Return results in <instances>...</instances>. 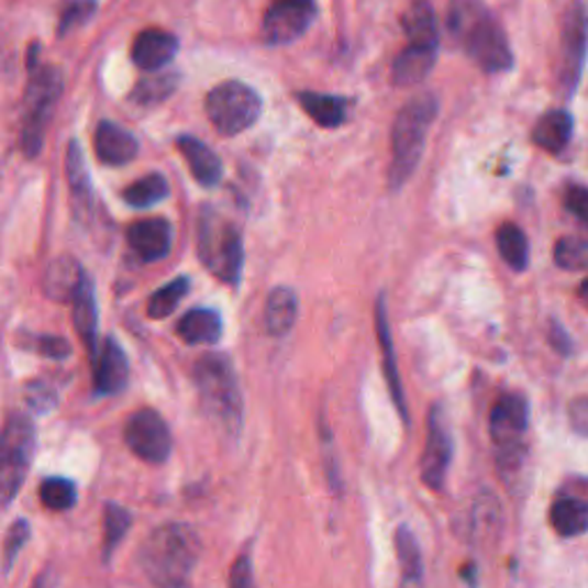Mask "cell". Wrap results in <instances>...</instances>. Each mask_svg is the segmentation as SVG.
<instances>
[{
  "mask_svg": "<svg viewBox=\"0 0 588 588\" xmlns=\"http://www.w3.org/2000/svg\"><path fill=\"white\" fill-rule=\"evenodd\" d=\"M577 297H579V301L586 306V309H588V278L584 280V284L579 286V290H577Z\"/></svg>",
  "mask_w": 588,
  "mask_h": 588,
  "instance_id": "cell-47",
  "label": "cell"
},
{
  "mask_svg": "<svg viewBox=\"0 0 588 588\" xmlns=\"http://www.w3.org/2000/svg\"><path fill=\"white\" fill-rule=\"evenodd\" d=\"M200 558V541L187 524H164L138 550L143 573L159 586H185Z\"/></svg>",
  "mask_w": 588,
  "mask_h": 588,
  "instance_id": "cell-2",
  "label": "cell"
},
{
  "mask_svg": "<svg viewBox=\"0 0 588 588\" xmlns=\"http://www.w3.org/2000/svg\"><path fill=\"white\" fill-rule=\"evenodd\" d=\"M177 51H180V40L173 33L147 29L134 40L132 60L143 71H162L175 60Z\"/></svg>",
  "mask_w": 588,
  "mask_h": 588,
  "instance_id": "cell-15",
  "label": "cell"
},
{
  "mask_svg": "<svg viewBox=\"0 0 588 588\" xmlns=\"http://www.w3.org/2000/svg\"><path fill=\"white\" fill-rule=\"evenodd\" d=\"M180 84V76L166 71V74H152L141 79L132 92V101L138 107H157L166 101Z\"/></svg>",
  "mask_w": 588,
  "mask_h": 588,
  "instance_id": "cell-32",
  "label": "cell"
},
{
  "mask_svg": "<svg viewBox=\"0 0 588 588\" xmlns=\"http://www.w3.org/2000/svg\"><path fill=\"white\" fill-rule=\"evenodd\" d=\"M29 539H31V526H29V522L16 520L10 526L8 535H5V547H3V570L5 573H10V568L14 564V558L19 556V552L23 550V545L29 543Z\"/></svg>",
  "mask_w": 588,
  "mask_h": 588,
  "instance_id": "cell-40",
  "label": "cell"
},
{
  "mask_svg": "<svg viewBox=\"0 0 588 588\" xmlns=\"http://www.w3.org/2000/svg\"><path fill=\"white\" fill-rule=\"evenodd\" d=\"M177 334L187 345H214L223 334V320L217 311L193 309L177 324Z\"/></svg>",
  "mask_w": 588,
  "mask_h": 588,
  "instance_id": "cell-26",
  "label": "cell"
},
{
  "mask_svg": "<svg viewBox=\"0 0 588 588\" xmlns=\"http://www.w3.org/2000/svg\"><path fill=\"white\" fill-rule=\"evenodd\" d=\"M313 19V0H274L263 21V40L271 46L290 44L311 29Z\"/></svg>",
  "mask_w": 588,
  "mask_h": 588,
  "instance_id": "cell-13",
  "label": "cell"
},
{
  "mask_svg": "<svg viewBox=\"0 0 588 588\" xmlns=\"http://www.w3.org/2000/svg\"><path fill=\"white\" fill-rule=\"evenodd\" d=\"M97 159L107 166H124L138 157V141L115 122H99L95 130Z\"/></svg>",
  "mask_w": 588,
  "mask_h": 588,
  "instance_id": "cell-17",
  "label": "cell"
},
{
  "mask_svg": "<svg viewBox=\"0 0 588 588\" xmlns=\"http://www.w3.org/2000/svg\"><path fill=\"white\" fill-rule=\"evenodd\" d=\"M35 455V428L29 417L10 414L0 442V497L10 506L16 492L23 488L25 474L31 469Z\"/></svg>",
  "mask_w": 588,
  "mask_h": 588,
  "instance_id": "cell-8",
  "label": "cell"
},
{
  "mask_svg": "<svg viewBox=\"0 0 588 588\" xmlns=\"http://www.w3.org/2000/svg\"><path fill=\"white\" fill-rule=\"evenodd\" d=\"M25 398H29L31 409L37 414H46L51 407H56V393L46 385H31L29 391H25Z\"/></svg>",
  "mask_w": 588,
  "mask_h": 588,
  "instance_id": "cell-41",
  "label": "cell"
},
{
  "mask_svg": "<svg viewBox=\"0 0 588 588\" xmlns=\"http://www.w3.org/2000/svg\"><path fill=\"white\" fill-rule=\"evenodd\" d=\"M437 51L440 48L409 44L393 63V84L400 88H409L425 81L434 63H437Z\"/></svg>",
  "mask_w": 588,
  "mask_h": 588,
  "instance_id": "cell-22",
  "label": "cell"
},
{
  "mask_svg": "<svg viewBox=\"0 0 588 588\" xmlns=\"http://www.w3.org/2000/svg\"><path fill=\"white\" fill-rule=\"evenodd\" d=\"M37 352L48 356V359H67L71 354V347L65 339H56V336H42L37 339Z\"/></svg>",
  "mask_w": 588,
  "mask_h": 588,
  "instance_id": "cell-44",
  "label": "cell"
},
{
  "mask_svg": "<svg viewBox=\"0 0 588 588\" xmlns=\"http://www.w3.org/2000/svg\"><path fill=\"white\" fill-rule=\"evenodd\" d=\"M497 248L513 271H524L529 267V240L520 225L503 223L497 230Z\"/></svg>",
  "mask_w": 588,
  "mask_h": 588,
  "instance_id": "cell-30",
  "label": "cell"
},
{
  "mask_svg": "<svg viewBox=\"0 0 588 588\" xmlns=\"http://www.w3.org/2000/svg\"><path fill=\"white\" fill-rule=\"evenodd\" d=\"M588 54V12L581 3H575L564 19V29H561V71L558 79L561 86L568 95L575 92L584 60Z\"/></svg>",
  "mask_w": 588,
  "mask_h": 588,
  "instance_id": "cell-11",
  "label": "cell"
},
{
  "mask_svg": "<svg viewBox=\"0 0 588 588\" xmlns=\"http://www.w3.org/2000/svg\"><path fill=\"white\" fill-rule=\"evenodd\" d=\"M124 442L130 451L152 465H162L170 457L173 434L164 417L155 409H138L124 425Z\"/></svg>",
  "mask_w": 588,
  "mask_h": 588,
  "instance_id": "cell-10",
  "label": "cell"
},
{
  "mask_svg": "<svg viewBox=\"0 0 588 588\" xmlns=\"http://www.w3.org/2000/svg\"><path fill=\"white\" fill-rule=\"evenodd\" d=\"M177 149H180V155L187 159L189 170L196 177L198 185L202 187L219 185L223 175V164L208 145L193 136H180L177 138Z\"/></svg>",
  "mask_w": 588,
  "mask_h": 588,
  "instance_id": "cell-20",
  "label": "cell"
},
{
  "mask_svg": "<svg viewBox=\"0 0 588 588\" xmlns=\"http://www.w3.org/2000/svg\"><path fill=\"white\" fill-rule=\"evenodd\" d=\"M168 182L166 177L159 175V173H149L145 177H141V180H136L130 189H124L122 198L126 204H132V208H152V204L162 202L166 196H168Z\"/></svg>",
  "mask_w": 588,
  "mask_h": 588,
  "instance_id": "cell-33",
  "label": "cell"
},
{
  "mask_svg": "<svg viewBox=\"0 0 588 588\" xmlns=\"http://www.w3.org/2000/svg\"><path fill=\"white\" fill-rule=\"evenodd\" d=\"M95 12H97V0H74L60 16L58 35L65 37L76 29H84V25L95 16Z\"/></svg>",
  "mask_w": 588,
  "mask_h": 588,
  "instance_id": "cell-39",
  "label": "cell"
},
{
  "mask_svg": "<svg viewBox=\"0 0 588 588\" xmlns=\"http://www.w3.org/2000/svg\"><path fill=\"white\" fill-rule=\"evenodd\" d=\"M554 263L566 271H581L588 267V242L579 237H561L554 246Z\"/></svg>",
  "mask_w": 588,
  "mask_h": 588,
  "instance_id": "cell-37",
  "label": "cell"
},
{
  "mask_svg": "<svg viewBox=\"0 0 588 588\" xmlns=\"http://www.w3.org/2000/svg\"><path fill=\"white\" fill-rule=\"evenodd\" d=\"M132 526V513L118 503H107L104 508V556L109 558L118 543L124 539L126 529Z\"/></svg>",
  "mask_w": 588,
  "mask_h": 588,
  "instance_id": "cell-38",
  "label": "cell"
},
{
  "mask_svg": "<svg viewBox=\"0 0 588 588\" xmlns=\"http://www.w3.org/2000/svg\"><path fill=\"white\" fill-rule=\"evenodd\" d=\"M297 322V295L290 288L271 290L265 306V326L271 336H286Z\"/></svg>",
  "mask_w": 588,
  "mask_h": 588,
  "instance_id": "cell-29",
  "label": "cell"
},
{
  "mask_svg": "<svg viewBox=\"0 0 588 588\" xmlns=\"http://www.w3.org/2000/svg\"><path fill=\"white\" fill-rule=\"evenodd\" d=\"M193 385L200 396L204 414L225 432L242 428L244 400L233 362L225 354H204L193 366Z\"/></svg>",
  "mask_w": 588,
  "mask_h": 588,
  "instance_id": "cell-3",
  "label": "cell"
},
{
  "mask_svg": "<svg viewBox=\"0 0 588 588\" xmlns=\"http://www.w3.org/2000/svg\"><path fill=\"white\" fill-rule=\"evenodd\" d=\"M74 306V313H71V322L79 331L81 341L86 343V347L90 350V354H97V329H99V313H97V297H95V284L86 276L84 286L76 292V297L71 299Z\"/></svg>",
  "mask_w": 588,
  "mask_h": 588,
  "instance_id": "cell-25",
  "label": "cell"
},
{
  "mask_svg": "<svg viewBox=\"0 0 588 588\" xmlns=\"http://www.w3.org/2000/svg\"><path fill=\"white\" fill-rule=\"evenodd\" d=\"M189 286L191 284H189L187 276H177L175 280H170V284L159 288L147 301V315L152 320H164L170 313H175L177 306H180V301L189 292Z\"/></svg>",
  "mask_w": 588,
  "mask_h": 588,
  "instance_id": "cell-34",
  "label": "cell"
},
{
  "mask_svg": "<svg viewBox=\"0 0 588 588\" xmlns=\"http://www.w3.org/2000/svg\"><path fill=\"white\" fill-rule=\"evenodd\" d=\"M126 242L145 263H157L168 258L173 248V225L166 219H141L126 230Z\"/></svg>",
  "mask_w": 588,
  "mask_h": 588,
  "instance_id": "cell-14",
  "label": "cell"
},
{
  "mask_svg": "<svg viewBox=\"0 0 588 588\" xmlns=\"http://www.w3.org/2000/svg\"><path fill=\"white\" fill-rule=\"evenodd\" d=\"M550 524L564 539L588 531V501L579 497H558L550 510Z\"/></svg>",
  "mask_w": 588,
  "mask_h": 588,
  "instance_id": "cell-27",
  "label": "cell"
},
{
  "mask_svg": "<svg viewBox=\"0 0 588 588\" xmlns=\"http://www.w3.org/2000/svg\"><path fill=\"white\" fill-rule=\"evenodd\" d=\"M566 208L584 223L588 225V189L586 187H568L566 191Z\"/></svg>",
  "mask_w": 588,
  "mask_h": 588,
  "instance_id": "cell-42",
  "label": "cell"
},
{
  "mask_svg": "<svg viewBox=\"0 0 588 588\" xmlns=\"http://www.w3.org/2000/svg\"><path fill=\"white\" fill-rule=\"evenodd\" d=\"M130 381V362L115 339H107L101 352L95 354V391L99 396L120 393Z\"/></svg>",
  "mask_w": 588,
  "mask_h": 588,
  "instance_id": "cell-16",
  "label": "cell"
},
{
  "mask_svg": "<svg viewBox=\"0 0 588 588\" xmlns=\"http://www.w3.org/2000/svg\"><path fill=\"white\" fill-rule=\"evenodd\" d=\"M198 255L200 263L208 267L219 280L235 286L244 265V248L240 230L219 217L214 210L200 214L198 228Z\"/></svg>",
  "mask_w": 588,
  "mask_h": 588,
  "instance_id": "cell-6",
  "label": "cell"
},
{
  "mask_svg": "<svg viewBox=\"0 0 588 588\" xmlns=\"http://www.w3.org/2000/svg\"><path fill=\"white\" fill-rule=\"evenodd\" d=\"M529 428V404L520 393L501 396L490 412V434L499 448V469L518 471L524 459V434Z\"/></svg>",
  "mask_w": 588,
  "mask_h": 588,
  "instance_id": "cell-9",
  "label": "cell"
},
{
  "mask_svg": "<svg viewBox=\"0 0 588 588\" xmlns=\"http://www.w3.org/2000/svg\"><path fill=\"white\" fill-rule=\"evenodd\" d=\"M253 584V566H251V558L248 556H240L235 561L233 570H230V586L235 588H246Z\"/></svg>",
  "mask_w": 588,
  "mask_h": 588,
  "instance_id": "cell-45",
  "label": "cell"
},
{
  "mask_svg": "<svg viewBox=\"0 0 588 588\" xmlns=\"http://www.w3.org/2000/svg\"><path fill=\"white\" fill-rule=\"evenodd\" d=\"M446 25L451 37L482 71L501 74L513 67L508 37L482 0H451Z\"/></svg>",
  "mask_w": 588,
  "mask_h": 588,
  "instance_id": "cell-1",
  "label": "cell"
},
{
  "mask_svg": "<svg viewBox=\"0 0 588 588\" xmlns=\"http://www.w3.org/2000/svg\"><path fill=\"white\" fill-rule=\"evenodd\" d=\"M301 109L309 113L324 130H336L347 120V99L320 92H299L297 95Z\"/></svg>",
  "mask_w": 588,
  "mask_h": 588,
  "instance_id": "cell-28",
  "label": "cell"
},
{
  "mask_svg": "<svg viewBox=\"0 0 588 588\" xmlns=\"http://www.w3.org/2000/svg\"><path fill=\"white\" fill-rule=\"evenodd\" d=\"M437 111H440L437 97L430 92L417 95L400 109L391 132V147H393L391 170H389L391 189H400L409 177L414 175L423 157L428 132L434 118H437Z\"/></svg>",
  "mask_w": 588,
  "mask_h": 588,
  "instance_id": "cell-4",
  "label": "cell"
},
{
  "mask_svg": "<svg viewBox=\"0 0 588 588\" xmlns=\"http://www.w3.org/2000/svg\"><path fill=\"white\" fill-rule=\"evenodd\" d=\"M396 556L400 566L402 584H421L423 581V558L414 533L407 526H400L396 533Z\"/></svg>",
  "mask_w": 588,
  "mask_h": 588,
  "instance_id": "cell-31",
  "label": "cell"
},
{
  "mask_svg": "<svg viewBox=\"0 0 588 588\" xmlns=\"http://www.w3.org/2000/svg\"><path fill=\"white\" fill-rule=\"evenodd\" d=\"M204 111L221 136H237L258 122L263 99L242 81H225L210 90Z\"/></svg>",
  "mask_w": 588,
  "mask_h": 588,
  "instance_id": "cell-7",
  "label": "cell"
},
{
  "mask_svg": "<svg viewBox=\"0 0 588 588\" xmlns=\"http://www.w3.org/2000/svg\"><path fill=\"white\" fill-rule=\"evenodd\" d=\"M377 339H379L381 356H385V375H387V381H389V387H391L393 402H396V407H398L400 417H402L404 423H407L409 417H407L404 393H402L400 377H398V368H396V354H393V341H391L389 315H387V299H385V297H379V301H377Z\"/></svg>",
  "mask_w": 588,
  "mask_h": 588,
  "instance_id": "cell-24",
  "label": "cell"
},
{
  "mask_svg": "<svg viewBox=\"0 0 588 588\" xmlns=\"http://www.w3.org/2000/svg\"><path fill=\"white\" fill-rule=\"evenodd\" d=\"M63 71L58 67H37L31 71L29 88L23 95L21 113V149L25 157H37L44 145L46 124L63 95Z\"/></svg>",
  "mask_w": 588,
  "mask_h": 588,
  "instance_id": "cell-5",
  "label": "cell"
},
{
  "mask_svg": "<svg viewBox=\"0 0 588 588\" xmlns=\"http://www.w3.org/2000/svg\"><path fill=\"white\" fill-rule=\"evenodd\" d=\"M65 173H67L69 196H71V210L76 219L86 221L92 210V187H90V175H88L84 149L76 141H71L67 147Z\"/></svg>",
  "mask_w": 588,
  "mask_h": 588,
  "instance_id": "cell-18",
  "label": "cell"
},
{
  "mask_svg": "<svg viewBox=\"0 0 588 588\" xmlns=\"http://www.w3.org/2000/svg\"><path fill=\"white\" fill-rule=\"evenodd\" d=\"M474 531L478 539H492L501 531V506L495 495H482L474 508Z\"/></svg>",
  "mask_w": 588,
  "mask_h": 588,
  "instance_id": "cell-36",
  "label": "cell"
},
{
  "mask_svg": "<svg viewBox=\"0 0 588 588\" xmlns=\"http://www.w3.org/2000/svg\"><path fill=\"white\" fill-rule=\"evenodd\" d=\"M86 276L88 274L84 271L79 263L69 258V255H60V258H56L44 271V280H42L44 295L54 301L67 303L76 297V292H79Z\"/></svg>",
  "mask_w": 588,
  "mask_h": 588,
  "instance_id": "cell-19",
  "label": "cell"
},
{
  "mask_svg": "<svg viewBox=\"0 0 588 588\" xmlns=\"http://www.w3.org/2000/svg\"><path fill=\"white\" fill-rule=\"evenodd\" d=\"M550 343L552 347L558 352V354H564V356H570L573 350H575V343L573 339L568 336V331L561 326L558 322H552L550 324Z\"/></svg>",
  "mask_w": 588,
  "mask_h": 588,
  "instance_id": "cell-46",
  "label": "cell"
},
{
  "mask_svg": "<svg viewBox=\"0 0 588 588\" xmlns=\"http://www.w3.org/2000/svg\"><path fill=\"white\" fill-rule=\"evenodd\" d=\"M568 417L570 425L581 437H588V396L573 398L568 404Z\"/></svg>",
  "mask_w": 588,
  "mask_h": 588,
  "instance_id": "cell-43",
  "label": "cell"
},
{
  "mask_svg": "<svg viewBox=\"0 0 588 588\" xmlns=\"http://www.w3.org/2000/svg\"><path fill=\"white\" fill-rule=\"evenodd\" d=\"M402 31L409 44L440 48V23L430 0H414L402 14Z\"/></svg>",
  "mask_w": 588,
  "mask_h": 588,
  "instance_id": "cell-21",
  "label": "cell"
},
{
  "mask_svg": "<svg viewBox=\"0 0 588 588\" xmlns=\"http://www.w3.org/2000/svg\"><path fill=\"white\" fill-rule=\"evenodd\" d=\"M575 122L568 111H550L533 126V143L550 155L564 152L573 138Z\"/></svg>",
  "mask_w": 588,
  "mask_h": 588,
  "instance_id": "cell-23",
  "label": "cell"
},
{
  "mask_svg": "<svg viewBox=\"0 0 588 588\" xmlns=\"http://www.w3.org/2000/svg\"><path fill=\"white\" fill-rule=\"evenodd\" d=\"M40 499L54 513H65L76 503V488L67 478H46L40 485Z\"/></svg>",
  "mask_w": 588,
  "mask_h": 588,
  "instance_id": "cell-35",
  "label": "cell"
},
{
  "mask_svg": "<svg viewBox=\"0 0 588 588\" xmlns=\"http://www.w3.org/2000/svg\"><path fill=\"white\" fill-rule=\"evenodd\" d=\"M453 457V440L444 417V409L432 407L428 419V440L421 455V480L432 492H442Z\"/></svg>",
  "mask_w": 588,
  "mask_h": 588,
  "instance_id": "cell-12",
  "label": "cell"
}]
</instances>
